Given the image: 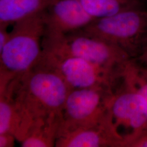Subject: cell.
Returning a JSON list of instances; mask_svg holds the SVG:
<instances>
[{
    "label": "cell",
    "instance_id": "obj_15",
    "mask_svg": "<svg viewBox=\"0 0 147 147\" xmlns=\"http://www.w3.org/2000/svg\"><path fill=\"white\" fill-rule=\"evenodd\" d=\"M124 147H147V129L127 142Z\"/></svg>",
    "mask_w": 147,
    "mask_h": 147
},
{
    "label": "cell",
    "instance_id": "obj_5",
    "mask_svg": "<svg viewBox=\"0 0 147 147\" xmlns=\"http://www.w3.org/2000/svg\"><path fill=\"white\" fill-rule=\"evenodd\" d=\"M42 44L119 73L124 65L131 59L119 47L81 31L66 34L45 33Z\"/></svg>",
    "mask_w": 147,
    "mask_h": 147
},
{
    "label": "cell",
    "instance_id": "obj_9",
    "mask_svg": "<svg viewBox=\"0 0 147 147\" xmlns=\"http://www.w3.org/2000/svg\"><path fill=\"white\" fill-rule=\"evenodd\" d=\"M95 19L80 0H57L45 11V32L68 34L82 30Z\"/></svg>",
    "mask_w": 147,
    "mask_h": 147
},
{
    "label": "cell",
    "instance_id": "obj_16",
    "mask_svg": "<svg viewBox=\"0 0 147 147\" xmlns=\"http://www.w3.org/2000/svg\"><path fill=\"white\" fill-rule=\"evenodd\" d=\"M16 137L10 133L0 134V147H13L15 146Z\"/></svg>",
    "mask_w": 147,
    "mask_h": 147
},
{
    "label": "cell",
    "instance_id": "obj_12",
    "mask_svg": "<svg viewBox=\"0 0 147 147\" xmlns=\"http://www.w3.org/2000/svg\"><path fill=\"white\" fill-rule=\"evenodd\" d=\"M57 0H0V26L8 27L47 9Z\"/></svg>",
    "mask_w": 147,
    "mask_h": 147
},
{
    "label": "cell",
    "instance_id": "obj_4",
    "mask_svg": "<svg viewBox=\"0 0 147 147\" xmlns=\"http://www.w3.org/2000/svg\"><path fill=\"white\" fill-rule=\"evenodd\" d=\"M41 57L37 64L56 73L71 89L90 87L115 89L119 73L97 67L79 58L42 44Z\"/></svg>",
    "mask_w": 147,
    "mask_h": 147
},
{
    "label": "cell",
    "instance_id": "obj_17",
    "mask_svg": "<svg viewBox=\"0 0 147 147\" xmlns=\"http://www.w3.org/2000/svg\"><path fill=\"white\" fill-rule=\"evenodd\" d=\"M8 27L0 26V51L5 46L9 37V32L7 30Z\"/></svg>",
    "mask_w": 147,
    "mask_h": 147
},
{
    "label": "cell",
    "instance_id": "obj_11",
    "mask_svg": "<svg viewBox=\"0 0 147 147\" xmlns=\"http://www.w3.org/2000/svg\"><path fill=\"white\" fill-rule=\"evenodd\" d=\"M62 115L48 116L34 121L21 142L22 147H55Z\"/></svg>",
    "mask_w": 147,
    "mask_h": 147
},
{
    "label": "cell",
    "instance_id": "obj_3",
    "mask_svg": "<svg viewBox=\"0 0 147 147\" xmlns=\"http://www.w3.org/2000/svg\"><path fill=\"white\" fill-rule=\"evenodd\" d=\"M79 31L116 45L134 59L147 49V11L135 8L96 19Z\"/></svg>",
    "mask_w": 147,
    "mask_h": 147
},
{
    "label": "cell",
    "instance_id": "obj_13",
    "mask_svg": "<svg viewBox=\"0 0 147 147\" xmlns=\"http://www.w3.org/2000/svg\"><path fill=\"white\" fill-rule=\"evenodd\" d=\"M95 19L113 16L124 11L144 8V0H80Z\"/></svg>",
    "mask_w": 147,
    "mask_h": 147
},
{
    "label": "cell",
    "instance_id": "obj_19",
    "mask_svg": "<svg viewBox=\"0 0 147 147\" xmlns=\"http://www.w3.org/2000/svg\"><path fill=\"white\" fill-rule=\"evenodd\" d=\"M139 68H140V67H139ZM140 69H141V71H142V72H143V73L144 74V75H145V76H146V77H147V71H144V70H142V69H141L140 68Z\"/></svg>",
    "mask_w": 147,
    "mask_h": 147
},
{
    "label": "cell",
    "instance_id": "obj_18",
    "mask_svg": "<svg viewBox=\"0 0 147 147\" xmlns=\"http://www.w3.org/2000/svg\"><path fill=\"white\" fill-rule=\"evenodd\" d=\"M133 60L140 68L147 72V49L138 57Z\"/></svg>",
    "mask_w": 147,
    "mask_h": 147
},
{
    "label": "cell",
    "instance_id": "obj_7",
    "mask_svg": "<svg viewBox=\"0 0 147 147\" xmlns=\"http://www.w3.org/2000/svg\"><path fill=\"white\" fill-rule=\"evenodd\" d=\"M109 112L123 140L122 147L147 129V100L121 79L111 99Z\"/></svg>",
    "mask_w": 147,
    "mask_h": 147
},
{
    "label": "cell",
    "instance_id": "obj_14",
    "mask_svg": "<svg viewBox=\"0 0 147 147\" xmlns=\"http://www.w3.org/2000/svg\"><path fill=\"white\" fill-rule=\"evenodd\" d=\"M121 81L147 100V78L133 59L127 62L121 69Z\"/></svg>",
    "mask_w": 147,
    "mask_h": 147
},
{
    "label": "cell",
    "instance_id": "obj_1",
    "mask_svg": "<svg viewBox=\"0 0 147 147\" xmlns=\"http://www.w3.org/2000/svg\"><path fill=\"white\" fill-rule=\"evenodd\" d=\"M5 87L31 125L38 119L62 115L71 90L57 74L38 64Z\"/></svg>",
    "mask_w": 147,
    "mask_h": 147
},
{
    "label": "cell",
    "instance_id": "obj_10",
    "mask_svg": "<svg viewBox=\"0 0 147 147\" xmlns=\"http://www.w3.org/2000/svg\"><path fill=\"white\" fill-rule=\"evenodd\" d=\"M31 126L16 104L9 90L0 88V134L10 133L21 142Z\"/></svg>",
    "mask_w": 147,
    "mask_h": 147
},
{
    "label": "cell",
    "instance_id": "obj_6",
    "mask_svg": "<svg viewBox=\"0 0 147 147\" xmlns=\"http://www.w3.org/2000/svg\"><path fill=\"white\" fill-rule=\"evenodd\" d=\"M113 92L114 89L105 87L71 89L63 106L58 133L105 119L110 115Z\"/></svg>",
    "mask_w": 147,
    "mask_h": 147
},
{
    "label": "cell",
    "instance_id": "obj_8",
    "mask_svg": "<svg viewBox=\"0 0 147 147\" xmlns=\"http://www.w3.org/2000/svg\"><path fill=\"white\" fill-rule=\"evenodd\" d=\"M122 143L109 115L96 124L58 133L55 147H122Z\"/></svg>",
    "mask_w": 147,
    "mask_h": 147
},
{
    "label": "cell",
    "instance_id": "obj_2",
    "mask_svg": "<svg viewBox=\"0 0 147 147\" xmlns=\"http://www.w3.org/2000/svg\"><path fill=\"white\" fill-rule=\"evenodd\" d=\"M45 11L13 24L9 39L0 51V84H8L26 73L39 61L46 31Z\"/></svg>",
    "mask_w": 147,
    "mask_h": 147
}]
</instances>
